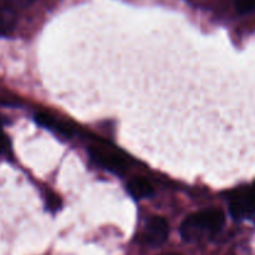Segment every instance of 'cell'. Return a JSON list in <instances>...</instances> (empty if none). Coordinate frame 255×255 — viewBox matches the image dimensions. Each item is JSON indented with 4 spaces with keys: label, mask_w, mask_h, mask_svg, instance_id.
<instances>
[{
    "label": "cell",
    "mask_w": 255,
    "mask_h": 255,
    "mask_svg": "<svg viewBox=\"0 0 255 255\" xmlns=\"http://www.w3.org/2000/svg\"><path fill=\"white\" fill-rule=\"evenodd\" d=\"M226 216L219 209H204L187 217L181 224V237L184 242H198L214 236L223 228Z\"/></svg>",
    "instance_id": "obj_1"
},
{
    "label": "cell",
    "mask_w": 255,
    "mask_h": 255,
    "mask_svg": "<svg viewBox=\"0 0 255 255\" xmlns=\"http://www.w3.org/2000/svg\"><path fill=\"white\" fill-rule=\"evenodd\" d=\"M89 153L99 166L112 173L121 174L128 167V158L126 154L106 142L99 141L91 144L89 147Z\"/></svg>",
    "instance_id": "obj_2"
},
{
    "label": "cell",
    "mask_w": 255,
    "mask_h": 255,
    "mask_svg": "<svg viewBox=\"0 0 255 255\" xmlns=\"http://www.w3.org/2000/svg\"><path fill=\"white\" fill-rule=\"evenodd\" d=\"M229 211L237 221L248 218L255 213V184L234 189L228 198Z\"/></svg>",
    "instance_id": "obj_3"
},
{
    "label": "cell",
    "mask_w": 255,
    "mask_h": 255,
    "mask_svg": "<svg viewBox=\"0 0 255 255\" xmlns=\"http://www.w3.org/2000/svg\"><path fill=\"white\" fill-rule=\"evenodd\" d=\"M169 236L168 223L162 217H152L146 223L142 233V241L152 248L162 247L167 242Z\"/></svg>",
    "instance_id": "obj_4"
},
{
    "label": "cell",
    "mask_w": 255,
    "mask_h": 255,
    "mask_svg": "<svg viewBox=\"0 0 255 255\" xmlns=\"http://www.w3.org/2000/svg\"><path fill=\"white\" fill-rule=\"evenodd\" d=\"M35 121H36V124L40 125V126L57 132V133L62 134V136L65 137H72L75 134V128L70 127L69 125L65 124V122L57 121V120H55L54 117L50 116L46 112H39L37 115H35Z\"/></svg>",
    "instance_id": "obj_5"
},
{
    "label": "cell",
    "mask_w": 255,
    "mask_h": 255,
    "mask_svg": "<svg viewBox=\"0 0 255 255\" xmlns=\"http://www.w3.org/2000/svg\"><path fill=\"white\" fill-rule=\"evenodd\" d=\"M127 191L134 199H146L153 196V186L143 177H134L127 183Z\"/></svg>",
    "instance_id": "obj_6"
},
{
    "label": "cell",
    "mask_w": 255,
    "mask_h": 255,
    "mask_svg": "<svg viewBox=\"0 0 255 255\" xmlns=\"http://www.w3.org/2000/svg\"><path fill=\"white\" fill-rule=\"evenodd\" d=\"M16 24V14L12 9L6 6H0V36L11 31Z\"/></svg>",
    "instance_id": "obj_7"
},
{
    "label": "cell",
    "mask_w": 255,
    "mask_h": 255,
    "mask_svg": "<svg viewBox=\"0 0 255 255\" xmlns=\"http://www.w3.org/2000/svg\"><path fill=\"white\" fill-rule=\"evenodd\" d=\"M234 4L239 14H248L255 10V0H234Z\"/></svg>",
    "instance_id": "obj_8"
},
{
    "label": "cell",
    "mask_w": 255,
    "mask_h": 255,
    "mask_svg": "<svg viewBox=\"0 0 255 255\" xmlns=\"http://www.w3.org/2000/svg\"><path fill=\"white\" fill-rule=\"evenodd\" d=\"M0 156H11V144H10L9 137L5 134L0 126Z\"/></svg>",
    "instance_id": "obj_9"
},
{
    "label": "cell",
    "mask_w": 255,
    "mask_h": 255,
    "mask_svg": "<svg viewBox=\"0 0 255 255\" xmlns=\"http://www.w3.org/2000/svg\"><path fill=\"white\" fill-rule=\"evenodd\" d=\"M4 1V6L10 7L15 11L16 9H26L30 5H32V2L35 0H2Z\"/></svg>",
    "instance_id": "obj_10"
},
{
    "label": "cell",
    "mask_w": 255,
    "mask_h": 255,
    "mask_svg": "<svg viewBox=\"0 0 255 255\" xmlns=\"http://www.w3.org/2000/svg\"><path fill=\"white\" fill-rule=\"evenodd\" d=\"M46 207L47 209L52 212H56L61 208V201H60L59 197L54 193H50L49 196L46 197Z\"/></svg>",
    "instance_id": "obj_11"
},
{
    "label": "cell",
    "mask_w": 255,
    "mask_h": 255,
    "mask_svg": "<svg viewBox=\"0 0 255 255\" xmlns=\"http://www.w3.org/2000/svg\"><path fill=\"white\" fill-rule=\"evenodd\" d=\"M167 255H181V254H176V253H172V254H167Z\"/></svg>",
    "instance_id": "obj_12"
}]
</instances>
